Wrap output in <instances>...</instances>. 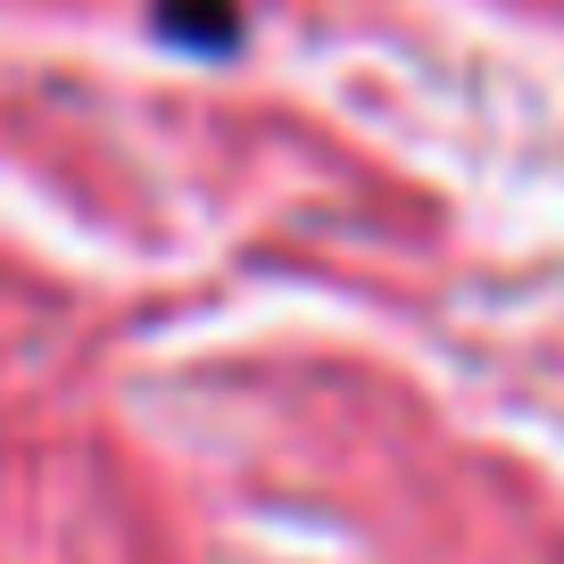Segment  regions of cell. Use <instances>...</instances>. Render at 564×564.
Instances as JSON below:
<instances>
[{"label": "cell", "instance_id": "obj_1", "mask_svg": "<svg viewBox=\"0 0 564 564\" xmlns=\"http://www.w3.org/2000/svg\"><path fill=\"white\" fill-rule=\"evenodd\" d=\"M159 25L183 51H232L241 42V9L232 0H159Z\"/></svg>", "mask_w": 564, "mask_h": 564}]
</instances>
